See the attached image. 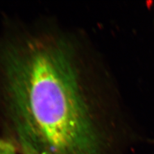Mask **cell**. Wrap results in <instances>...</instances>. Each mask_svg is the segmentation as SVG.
Returning a JSON list of instances; mask_svg holds the SVG:
<instances>
[{"instance_id":"cell-1","label":"cell","mask_w":154,"mask_h":154,"mask_svg":"<svg viewBox=\"0 0 154 154\" xmlns=\"http://www.w3.org/2000/svg\"><path fill=\"white\" fill-rule=\"evenodd\" d=\"M75 46L50 17L0 30V126L25 154H85L93 122Z\"/></svg>"},{"instance_id":"cell-2","label":"cell","mask_w":154,"mask_h":154,"mask_svg":"<svg viewBox=\"0 0 154 154\" xmlns=\"http://www.w3.org/2000/svg\"><path fill=\"white\" fill-rule=\"evenodd\" d=\"M0 154H17L15 145L7 139H0Z\"/></svg>"}]
</instances>
